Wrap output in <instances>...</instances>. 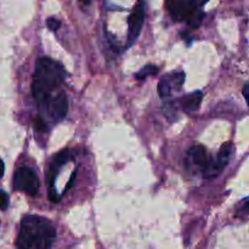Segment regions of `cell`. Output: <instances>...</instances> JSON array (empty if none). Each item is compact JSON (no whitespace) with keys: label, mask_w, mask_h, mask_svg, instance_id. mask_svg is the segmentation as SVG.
<instances>
[{"label":"cell","mask_w":249,"mask_h":249,"mask_svg":"<svg viewBox=\"0 0 249 249\" xmlns=\"http://www.w3.org/2000/svg\"><path fill=\"white\" fill-rule=\"evenodd\" d=\"M4 172H5V165H4V162L1 160V158H0V179H1L2 175H4Z\"/></svg>","instance_id":"ac0fdd59"},{"label":"cell","mask_w":249,"mask_h":249,"mask_svg":"<svg viewBox=\"0 0 249 249\" xmlns=\"http://www.w3.org/2000/svg\"><path fill=\"white\" fill-rule=\"evenodd\" d=\"M90 1H91V0H79V2L83 6H88V5L90 4Z\"/></svg>","instance_id":"ffe728a7"},{"label":"cell","mask_w":249,"mask_h":249,"mask_svg":"<svg viewBox=\"0 0 249 249\" xmlns=\"http://www.w3.org/2000/svg\"><path fill=\"white\" fill-rule=\"evenodd\" d=\"M34 128L38 131H45L46 130V123L41 117H38V118L34 121Z\"/></svg>","instance_id":"2e32d148"},{"label":"cell","mask_w":249,"mask_h":249,"mask_svg":"<svg viewBox=\"0 0 249 249\" xmlns=\"http://www.w3.org/2000/svg\"><path fill=\"white\" fill-rule=\"evenodd\" d=\"M202 95L201 91H196L194 94H190L189 96L185 99L184 101V109L186 112H195L199 108L202 102Z\"/></svg>","instance_id":"9c48e42d"},{"label":"cell","mask_w":249,"mask_h":249,"mask_svg":"<svg viewBox=\"0 0 249 249\" xmlns=\"http://www.w3.org/2000/svg\"><path fill=\"white\" fill-rule=\"evenodd\" d=\"M189 160L194 167L198 168V169H203L207 167L209 162L208 155L203 146H194L189 150Z\"/></svg>","instance_id":"ba28073f"},{"label":"cell","mask_w":249,"mask_h":249,"mask_svg":"<svg viewBox=\"0 0 249 249\" xmlns=\"http://www.w3.org/2000/svg\"><path fill=\"white\" fill-rule=\"evenodd\" d=\"M158 73V68L153 65H147L145 68L140 71L139 73H136V78L138 79H143V78L148 77V75H153L157 74Z\"/></svg>","instance_id":"30bf717a"},{"label":"cell","mask_w":249,"mask_h":249,"mask_svg":"<svg viewBox=\"0 0 249 249\" xmlns=\"http://www.w3.org/2000/svg\"><path fill=\"white\" fill-rule=\"evenodd\" d=\"M65 79V70L62 66L49 57L39 58L36 63L33 83H32V94L33 97L43 104L51 96V92L60 87Z\"/></svg>","instance_id":"7a4b0ae2"},{"label":"cell","mask_w":249,"mask_h":249,"mask_svg":"<svg viewBox=\"0 0 249 249\" xmlns=\"http://www.w3.org/2000/svg\"><path fill=\"white\" fill-rule=\"evenodd\" d=\"M158 94L160 97H167L170 95V84L167 79H162L158 85Z\"/></svg>","instance_id":"7c38bea8"},{"label":"cell","mask_w":249,"mask_h":249,"mask_svg":"<svg viewBox=\"0 0 249 249\" xmlns=\"http://www.w3.org/2000/svg\"><path fill=\"white\" fill-rule=\"evenodd\" d=\"M165 5L175 21H185L197 9L196 0H165Z\"/></svg>","instance_id":"5b68a950"},{"label":"cell","mask_w":249,"mask_h":249,"mask_svg":"<svg viewBox=\"0 0 249 249\" xmlns=\"http://www.w3.org/2000/svg\"><path fill=\"white\" fill-rule=\"evenodd\" d=\"M40 105H44V106H45L46 113H48L49 117L55 122L62 121L66 117V114H67L68 100L65 94H60L55 97L50 96Z\"/></svg>","instance_id":"8992f818"},{"label":"cell","mask_w":249,"mask_h":249,"mask_svg":"<svg viewBox=\"0 0 249 249\" xmlns=\"http://www.w3.org/2000/svg\"><path fill=\"white\" fill-rule=\"evenodd\" d=\"M14 187L18 191L34 196L38 194L39 181L33 169L28 167H21L15 172Z\"/></svg>","instance_id":"3957f363"},{"label":"cell","mask_w":249,"mask_h":249,"mask_svg":"<svg viewBox=\"0 0 249 249\" xmlns=\"http://www.w3.org/2000/svg\"><path fill=\"white\" fill-rule=\"evenodd\" d=\"M46 24H48L49 29H51V31H57L61 27V22L58 21V19H56L55 17H50V18L46 21Z\"/></svg>","instance_id":"5bb4252c"},{"label":"cell","mask_w":249,"mask_h":249,"mask_svg":"<svg viewBox=\"0 0 249 249\" xmlns=\"http://www.w3.org/2000/svg\"><path fill=\"white\" fill-rule=\"evenodd\" d=\"M75 177H77V172H73L72 177H71V179H70V182H68V185H67V190H68V189H71V187H72L73 181H74Z\"/></svg>","instance_id":"e0dca14e"},{"label":"cell","mask_w":249,"mask_h":249,"mask_svg":"<svg viewBox=\"0 0 249 249\" xmlns=\"http://www.w3.org/2000/svg\"><path fill=\"white\" fill-rule=\"evenodd\" d=\"M248 89H249V85L246 84L245 88H243V96H245L246 100H247L248 97Z\"/></svg>","instance_id":"d6986e66"},{"label":"cell","mask_w":249,"mask_h":249,"mask_svg":"<svg viewBox=\"0 0 249 249\" xmlns=\"http://www.w3.org/2000/svg\"><path fill=\"white\" fill-rule=\"evenodd\" d=\"M233 146L231 142H226L221 146L220 151H219L218 156L214 160H209L207 167L204 168L203 174L206 179H213V178L218 177L224 168L228 165L229 160H230L231 155H232Z\"/></svg>","instance_id":"277c9868"},{"label":"cell","mask_w":249,"mask_h":249,"mask_svg":"<svg viewBox=\"0 0 249 249\" xmlns=\"http://www.w3.org/2000/svg\"><path fill=\"white\" fill-rule=\"evenodd\" d=\"M202 16H203V14H202V11L199 9H196L194 11V14L191 15V16L187 18V21H189V24L192 27V28H197V27L201 24L202 22Z\"/></svg>","instance_id":"8fae6325"},{"label":"cell","mask_w":249,"mask_h":249,"mask_svg":"<svg viewBox=\"0 0 249 249\" xmlns=\"http://www.w3.org/2000/svg\"><path fill=\"white\" fill-rule=\"evenodd\" d=\"M143 17H145V10H143V5L139 4L133 11V14L129 16L128 24H129V32H128V46L135 43L138 36H140L141 28H142Z\"/></svg>","instance_id":"52a82bcc"},{"label":"cell","mask_w":249,"mask_h":249,"mask_svg":"<svg viewBox=\"0 0 249 249\" xmlns=\"http://www.w3.org/2000/svg\"><path fill=\"white\" fill-rule=\"evenodd\" d=\"M9 207V196H7L6 192H4L2 190H0V209L5 211Z\"/></svg>","instance_id":"4fadbf2b"},{"label":"cell","mask_w":249,"mask_h":249,"mask_svg":"<svg viewBox=\"0 0 249 249\" xmlns=\"http://www.w3.org/2000/svg\"><path fill=\"white\" fill-rule=\"evenodd\" d=\"M49 199H50L53 203H58L61 199V197L58 196L57 192H56V190L53 189V185H50V189H49Z\"/></svg>","instance_id":"9a60e30c"},{"label":"cell","mask_w":249,"mask_h":249,"mask_svg":"<svg viewBox=\"0 0 249 249\" xmlns=\"http://www.w3.org/2000/svg\"><path fill=\"white\" fill-rule=\"evenodd\" d=\"M56 230L48 219L39 215H27L22 219L16 241L17 249H51Z\"/></svg>","instance_id":"6da1fadb"}]
</instances>
